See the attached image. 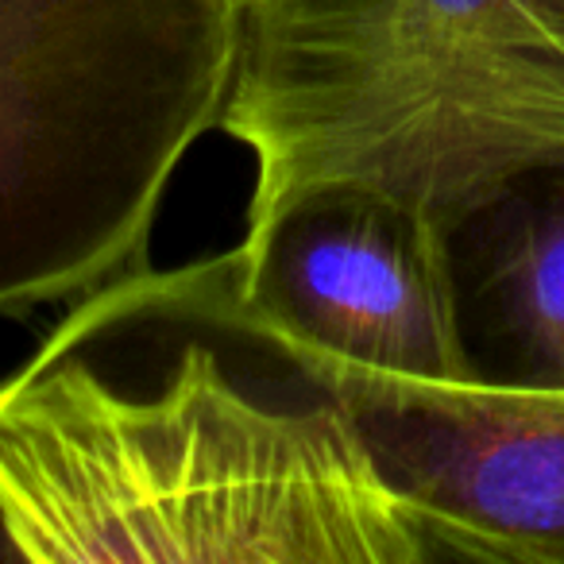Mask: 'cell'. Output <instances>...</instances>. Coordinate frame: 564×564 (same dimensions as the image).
Masks as SVG:
<instances>
[{"mask_svg": "<svg viewBox=\"0 0 564 564\" xmlns=\"http://www.w3.org/2000/svg\"><path fill=\"white\" fill-rule=\"evenodd\" d=\"M240 24L243 0H0V317L148 267Z\"/></svg>", "mask_w": 564, "mask_h": 564, "instance_id": "cell-3", "label": "cell"}, {"mask_svg": "<svg viewBox=\"0 0 564 564\" xmlns=\"http://www.w3.org/2000/svg\"><path fill=\"white\" fill-rule=\"evenodd\" d=\"M0 561L433 564L337 371L243 291L240 248L74 302L0 379Z\"/></svg>", "mask_w": 564, "mask_h": 564, "instance_id": "cell-1", "label": "cell"}, {"mask_svg": "<svg viewBox=\"0 0 564 564\" xmlns=\"http://www.w3.org/2000/svg\"><path fill=\"white\" fill-rule=\"evenodd\" d=\"M243 291L337 368L468 379L445 228L356 178H314L248 209Z\"/></svg>", "mask_w": 564, "mask_h": 564, "instance_id": "cell-4", "label": "cell"}, {"mask_svg": "<svg viewBox=\"0 0 564 564\" xmlns=\"http://www.w3.org/2000/svg\"><path fill=\"white\" fill-rule=\"evenodd\" d=\"M541 4H545V9L553 12V17H556V20H561V24H564V0H541Z\"/></svg>", "mask_w": 564, "mask_h": 564, "instance_id": "cell-6", "label": "cell"}, {"mask_svg": "<svg viewBox=\"0 0 564 564\" xmlns=\"http://www.w3.org/2000/svg\"><path fill=\"white\" fill-rule=\"evenodd\" d=\"M220 128L251 205L356 178L441 228L564 163V24L541 0H243Z\"/></svg>", "mask_w": 564, "mask_h": 564, "instance_id": "cell-2", "label": "cell"}, {"mask_svg": "<svg viewBox=\"0 0 564 564\" xmlns=\"http://www.w3.org/2000/svg\"><path fill=\"white\" fill-rule=\"evenodd\" d=\"M468 379L564 391V163L538 166L445 225Z\"/></svg>", "mask_w": 564, "mask_h": 564, "instance_id": "cell-5", "label": "cell"}]
</instances>
